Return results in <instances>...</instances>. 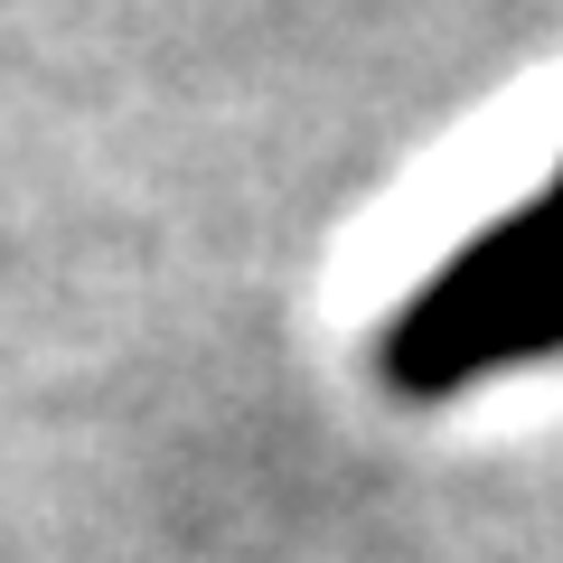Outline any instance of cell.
<instances>
[{
	"label": "cell",
	"mask_w": 563,
	"mask_h": 563,
	"mask_svg": "<svg viewBox=\"0 0 563 563\" xmlns=\"http://www.w3.org/2000/svg\"><path fill=\"white\" fill-rule=\"evenodd\" d=\"M554 179H563V66H544V76L507 85L498 103H479L451 141H432L339 235V254H329V320L404 310L451 254L498 235V217L536 207Z\"/></svg>",
	"instance_id": "obj_1"
}]
</instances>
